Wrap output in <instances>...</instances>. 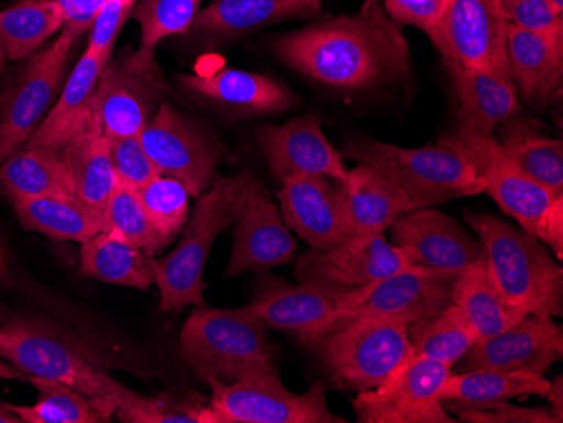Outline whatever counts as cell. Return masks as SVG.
Masks as SVG:
<instances>
[{"label":"cell","instance_id":"obj_17","mask_svg":"<svg viewBox=\"0 0 563 423\" xmlns=\"http://www.w3.org/2000/svg\"><path fill=\"white\" fill-rule=\"evenodd\" d=\"M413 265L385 235L351 236L329 251H311L297 260L299 282L334 292H356Z\"/></svg>","mask_w":563,"mask_h":423},{"label":"cell","instance_id":"obj_14","mask_svg":"<svg viewBox=\"0 0 563 423\" xmlns=\"http://www.w3.org/2000/svg\"><path fill=\"white\" fill-rule=\"evenodd\" d=\"M451 366L412 355L387 380L353 400L354 415L362 423H454L444 409L442 390Z\"/></svg>","mask_w":563,"mask_h":423},{"label":"cell","instance_id":"obj_4","mask_svg":"<svg viewBox=\"0 0 563 423\" xmlns=\"http://www.w3.org/2000/svg\"><path fill=\"white\" fill-rule=\"evenodd\" d=\"M0 358L25 377L59 381L90 398H110L117 405L131 391L103 371L78 341L44 319H0Z\"/></svg>","mask_w":563,"mask_h":423},{"label":"cell","instance_id":"obj_30","mask_svg":"<svg viewBox=\"0 0 563 423\" xmlns=\"http://www.w3.org/2000/svg\"><path fill=\"white\" fill-rule=\"evenodd\" d=\"M0 192L9 201L46 196H75L63 148L22 145L0 164Z\"/></svg>","mask_w":563,"mask_h":423},{"label":"cell","instance_id":"obj_26","mask_svg":"<svg viewBox=\"0 0 563 423\" xmlns=\"http://www.w3.org/2000/svg\"><path fill=\"white\" fill-rule=\"evenodd\" d=\"M322 0H214L199 11L189 36L201 44H223L245 34L321 11Z\"/></svg>","mask_w":563,"mask_h":423},{"label":"cell","instance_id":"obj_28","mask_svg":"<svg viewBox=\"0 0 563 423\" xmlns=\"http://www.w3.org/2000/svg\"><path fill=\"white\" fill-rule=\"evenodd\" d=\"M552 381L545 375L515 369H467L452 375L442 390V403L448 412L488 410L520 397H549Z\"/></svg>","mask_w":563,"mask_h":423},{"label":"cell","instance_id":"obj_45","mask_svg":"<svg viewBox=\"0 0 563 423\" xmlns=\"http://www.w3.org/2000/svg\"><path fill=\"white\" fill-rule=\"evenodd\" d=\"M135 4L137 0H109L88 31L90 37L85 52L110 62L120 31L125 26L126 19L131 18Z\"/></svg>","mask_w":563,"mask_h":423},{"label":"cell","instance_id":"obj_33","mask_svg":"<svg viewBox=\"0 0 563 423\" xmlns=\"http://www.w3.org/2000/svg\"><path fill=\"white\" fill-rule=\"evenodd\" d=\"M156 258L109 232L81 243L80 268L88 279L148 290L156 286Z\"/></svg>","mask_w":563,"mask_h":423},{"label":"cell","instance_id":"obj_3","mask_svg":"<svg viewBox=\"0 0 563 423\" xmlns=\"http://www.w3.org/2000/svg\"><path fill=\"white\" fill-rule=\"evenodd\" d=\"M483 243L489 274L509 308L520 314H563V271L540 240L493 214L467 216Z\"/></svg>","mask_w":563,"mask_h":423},{"label":"cell","instance_id":"obj_44","mask_svg":"<svg viewBox=\"0 0 563 423\" xmlns=\"http://www.w3.org/2000/svg\"><path fill=\"white\" fill-rule=\"evenodd\" d=\"M506 21L521 30L563 40V18L550 0H499Z\"/></svg>","mask_w":563,"mask_h":423},{"label":"cell","instance_id":"obj_49","mask_svg":"<svg viewBox=\"0 0 563 423\" xmlns=\"http://www.w3.org/2000/svg\"><path fill=\"white\" fill-rule=\"evenodd\" d=\"M550 413H552L555 423L563 422V381L562 377L556 378L552 383V390L549 393Z\"/></svg>","mask_w":563,"mask_h":423},{"label":"cell","instance_id":"obj_20","mask_svg":"<svg viewBox=\"0 0 563 423\" xmlns=\"http://www.w3.org/2000/svg\"><path fill=\"white\" fill-rule=\"evenodd\" d=\"M257 138L268 169L280 181L294 176H319L334 182L346 179L343 156L329 144L316 115L299 116L284 125H265Z\"/></svg>","mask_w":563,"mask_h":423},{"label":"cell","instance_id":"obj_1","mask_svg":"<svg viewBox=\"0 0 563 423\" xmlns=\"http://www.w3.org/2000/svg\"><path fill=\"white\" fill-rule=\"evenodd\" d=\"M272 49L290 68L336 90H378L410 73L407 37L376 0L356 14L277 37Z\"/></svg>","mask_w":563,"mask_h":423},{"label":"cell","instance_id":"obj_9","mask_svg":"<svg viewBox=\"0 0 563 423\" xmlns=\"http://www.w3.org/2000/svg\"><path fill=\"white\" fill-rule=\"evenodd\" d=\"M169 94V81L154 52L126 47L101 71L95 122L109 138L141 135Z\"/></svg>","mask_w":563,"mask_h":423},{"label":"cell","instance_id":"obj_29","mask_svg":"<svg viewBox=\"0 0 563 423\" xmlns=\"http://www.w3.org/2000/svg\"><path fill=\"white\" fill-rule=\"evenodd\" d=\"M109 62L85 52L63 85L62 93L51 107L27 145L63 148L93 116V98L100 75ZM24 144V145H25Z\"/></svg>","mask_w":563,"mask_h":423},{"label":"cell","instance_id":"obj_16","mask_svg":"<svg viewBox=\"0 0 563 423\" xmlns=\"http://www.w3.org/2000/svg\"><path fill=\"white\" fill-rule=\"evenodd\" d=\"M455 277L410 265L387 279L356 290L346 311L332 319L325 330L353 318L395 319L407 326L433 318L451 304Z\"/></svg>","mask_w":563,"mask_h":423},{"label":"cell","instance_id":"obj_34","mask_svg":"<svg viewBox=\"0 0 563 423\" xmlns=\"http://www.w3.org/2000/svg\"><path fill=\"white\" fill-rule=\"evenodd\" d=\"M451 304L466 315L479 341L503 333L525 318L506 304L489 274L486 258L474 261L455 277Z\"/></svg>","mask_w":563,"mask_h":423},{"label":"cell","instance_id":"obj_51","mask_svg":"<svg viewBox=\"0 0 563 423\" xmlns=\"http://www.w3.org/2000/svg\"><path fill=\"white\" fill-rule=\"evenodd\" d=\"M0 423H22L21 419L9 409L8 403H0Z\"/></svg>","mask_w":563,"mask_h":423},{"label":"cell","instance_id":"obj_23","mask_svg":"<svg viewBox=\"0 0 563 423\" xmlns=\"http://www.w3.org/2000/svg\"><path fill=\"white\" fill-rule=\"evenodd\" d=\"M282 220L312 251H329L351 238L336 186L319 176H294L277 192Z\"/></svg>","mask_w":563,"mask_h":423},{"label":"cell","instance_id":"obj_10","mask_svg":"<svg viewBox=\"0 0 563 423\" xmlns=\"http://www.w3.org/2000/svg\"><path fill=\"white\" fill-rule=\"evenodd\" d=\"M75 43L59 33L53 43L19 63L0 90V164L33 137L55 105Z\"/></svg>","mask_w":563,"mask_h":423},{"label":"cell","instance_id":"obj_41","mask_svg":"<svg viewBox=\"0 0 563 423\" xmlns=\"http://www.w3.org/2000/svg\"><path fill=\"white\" fill-rule=\"evenodd\" d=\"M205 405L199 394L144 397L131 390L117 405L115 419L123 423H201Z\"/></svg>","mask_w":563,"mask_h":423},{"label":"cell","instance_id":"obj_42","mask_svg":"<svg viewBox=\"0 0 563 423\" xmlns=\"http://www.w3.org/2000/svg\"><path fill=\"white\" fill-rule=\"evenodd\" d=\"M202 0H137L132 18L141 26L142 49L154 52L166 37L183 36L191 30Z\"/></svg>","mask_w":563,"mask_h":423},{"label":"cell","instance_id":"obj_13","mask_svg":"<svg viewBox=\"0 0 563 423\" xmlns=\"http://www.w3.org/2000/svg\"><path fill=\"white\" fill-rule=\"evenodd\" d=\"M139 137L157 170L181 181L195 198L213 185L227 153L214 132L167 102Z\"/></svg>","mask_w":563,"mask_h":423},{"label":"cell","instance_id":"obj_8","mask_svg":"<svg viewBox=\"0 0 563 423\" xmlns=\"http://www.w3.org/2000/svg\"><path fill=\"white\" fill-rule=\"evenodd\" d=\"M232 223V181L230 176H217L213 185L199 196L176 248L154 260L161 311L181 312L188 305L205 304L202 271L211 246Z\"/></svg>","mask_w":563,"mask_h":423},{"label":"cell","instance_id":"obj_35","mask_svg":"<svg viewBox=\"0 0 563 423\" xmlns=\"http://www.w3.org/2000/svg\"><path fill=\"white\" fill-rule=\"evenodd\" d=\"M40 391L34 405H14L9 409L22 423H107L115 419L117 403L110 398H90L68 385L44 378L25 377Z\"/></svg>","mask_w":563,"mask_h":423},{"label":"cell","instance_id":"obj_11","mask_svg":"<svg viewBox=\"0 0 563 423\" xmlns=\"http://www.w3.org/2000/svg\"><path fill=\"white\" fill-rule=\"evenodd\" d=\"M211 397L202 409L201 423H344L329 412L325 388L312 385L294 393L280 377L250 378L235 383L207 381Z\"/></svg>","mask_w":563,"mask_h":423},{"label":"cell","instance_id":"obj_39","mask_svg":"<svg viewBox=\"0 0 563 423\" xmlns=\"http://www.w3.org/2000/svg\"><path fill=\"white\" fill-rule=\"evenodd\" d=\"M103 232L125 240L126 243H131L151 257L167 246L152 225L137 191L120 185H117L115 191L110 196L103 213Z\"/></svg>","mask_w":563,"mask_h":423},{"label":"cell","instance_id":"obj_21","mask_svg":"<svg viewBox=\"0 0 563 423\" xmlns=\"http://www.w3.org/2000/svg\"><path fill=\"white\" fill-rule=\"evenodd\" d=\"M562 327L552 315L528 314L496 336L477 341L461 359V369H501L545 375L562 358Z\"/></svg>","mask_w":563,"mask_h":423},{"label":"cell","instance_id":"obj_40","mask_svg":"<svg viewBox=\"0 0 563 423\" xmlns=\"http://www.w3.org/2000/svg\"><path fill=\"white\" fill-rule=\"evenodd\" d=\"M142 207L147 211L152 225L167 246L185 230L191 213L188 188L177 179L159 174L139 189Z\"/></svg>","mask_w":563,"mask_h":423},{"label":"cell","instance_id":"obj_53","mask_svg":"<svg viewBox=\"0 0 563 423\" xmlns=\"http://www.w3.org/2000/svg\"><path fill=\"white\" fill-rule=\"evenodd\" d=\"M9 267L8 260H5L4 246H2V240H0V280L8 277Z\"/></svg>","mask_w":563,"mask_h":423},{"label":"cell","instance_id":"obj_31","mask_svg":"<svg viewBox=\"0 0 563 423\" xmlns=\"http://www.w3.org/2000/svg\"><path fill=\"white\" fill-rule=\"evenodd\" d=\"M19 223L55 242L85 243L103 232V216L75 196L15 199Z\"/></svg>","mask_w":563,"mask_h":423},{"label":"cell","instance_id":"obj_36","mask_svg":"<svg viewBox=\"0 0 563 423\" xmlns=\"http://www.w3.org/2000/svg\"><path fill=\"white\" fill-rule=\"evenodd\" d=\"M62 8L46 2H14L0 9V52L5 59L21 63L62 33Z\"/></svg>","mask_w":563,"mask_h":423},{"label":"cell","instance_id":"obj_50","mask_svg":"<svg viewBox=\"0 0 563 423\" xmlns=\"http://www.w3.org/2000/svg\"><path fill=\"white\" fill-rule=\"evenodd\" d=\"M0 380L25 381V375L0 358Z\"/></svg>","mask_w":563,"mask_h":423},{"label":"cell","instance_id":"obj_2","mask_svg":"<svg viewBox=\"0 0 563 423\" xmlns=\"http://www.w3.org/2000/svg\"><path fill=\"white\" fill-rule=\"evenodd\" d=\"M268 327L252 309L196 305L181 331V356L205 381L235 383L280 377L277 347Z\"/></svg>","mask_w":563,"mask_h":423},{"label":"cell","instance_id":"obj_5","mask_svg":"<svg viewBox=\"0 0 563 423\" xmlns=\"http://www.w3.org/2000/svg\"><path fill=\"white\" fill-rule=\"evenodd\" d=\"M439 144L464 154L477 172L476 191L492 196L508 216L528 235L552 246L556 258L563 255V194H555L531 181L503 153L495 137H476L455 129Z\"/></svg>","mask_w":563,"mask_h":423},{"label":"cell","instance_id":"obj_47","mask_svg":"<svg viewBox=\"0 0 563 423\" xmlns=\"http://www.w3.org/2000/svg\"><path fill=\"white\" fill-rule=\"evenodd\" d=\"M385 11L398 24L429 33L444 12L448 0H383Z\"/></svg>","mask_w":563,"mask_h":423},{"label":"cell","instance_id":"obj_7","mask_svg":"<svg viewBox=\"0 0 563 423\" xmlns=\"http://www.w3.org/2000/svg\"><path fill=\"white\" fill-rule=\"evenodd\" d=\"M343 154L400 186L419 208L477 194L476 169L464 154L449 145L405 148L356 135L347 138Z\"/></svg>","mask_w":563,"mask_h":423},{"label":"cell","instance_id":"obj_46","mask_svg":"<svg viewBox=\"0 0 563 423\" xmlns=\"http://www.w3.org/2000/svg\"><path fill=\"white\" fill-rule=\"evenodd\" d=\"M454 415L471 423H555L547 407H515L509 402L488 410H459Z\"/></svg>","mask_w":563,"mask_h":423},{"label":"cell","instance_id":"obj_6","mask_svg":"<svg viewBox=\"0 0 563 423\" xmlns=\"http://www.w3.org/2000/svg\"><path fill=\"white\" fill-rule=\"evenodd\" d=\"M302 347L334 387L357 393L378 387L413 355L407 324L385 318L346 319Z\"/></svg>","mask_w":563,"mask_h":423},{"label":"cell","instance_id":"obj_55","mask_svg":"<svg viewBox=\"0 0 563 423\" xmlns=\"http://www.w3.org/2000/svg\"><path fill=\"white\" fill-rule=\"evenodd\" d=\"M550 4L553 5V9H555L559 14H563V0H550Z\"/></svg>","mask_w":563,"mask_h":423},{"label":"cell","instance_id":"obj_43","mask_svg":"<svg viewBox=\"0 0 563 423\" xmlns=\"http://www.w3.org/2000/svg\"><path fill=\"white\" fill-rule=\"evenodd\" d=\"M110 157L115 170L117 185L139 191L159 176L156 164L145 153L141 137L109 138Z\"/></svg>","mask_w":563,"mask_h":423},{"label":"cell","instance_id":"obj_37","mask_svg":"<svg viewBox=\"0 0 563 423\" xmlns=\"http://www.w3.org/2000/svg\"><path fill=\"white\" fill-rule=\"evenodd\" d=\"M501 138H496L503 153L531 181L555 194H563V144L545 137L520 122H505Z\"/></svg>","mask_w":563,"mask_h":423},{"label":"cell","instance_id":"obj_19","mask_svg":"<svg viewBox=\"0 0 563 423\" xmlns=\"http://www.w3.org/2000/svg\"><path fill=\"white\" fill-rule=\"evenodd\" d=\"M354 292H334L314 283L297 286L265 279L249 308L271 330L284 331L302 346L321 334L340 312L346 311Z\"/></svg>","mask_w":563,"mask_h":423},{"label":"cell","instance_id":"obj_24","mask_svg":"<svg viewBox=\"0 0 563 423\" xmlns=\"http://www.w3.org/2000/svg\"><path fill=\"white\" fill-rule=\"evenodd\" d=\"M334 186L351 236L385 235L398 216L419 208L405 189L363 164Z\"/></svg>","mask_w":563,"mask_h":423},{"label":"cell","instance_id":"obj_15","mask_svg":"<svg viewBox=\"0 0 563 423\" xmlns=\"http://www.w3.org/2000/svg\"><path fill=\"white\" fill-rule=\"evenodd\" d=\"M427 34L445 62L514 80L506 49L508 21L499 0H448Z\"/></svg>","mask_w":563,"mask_h":423},{"label":"cell","instance_id":"obj_38","mask_svg":"<svg viewBox=\"0 0 563 423\" xmlns=\"http://www.w3.org/2000/svg\"><path fill=\"white\" fill-rule=\"evenodd\" d=\"M413 355L426 356L448 366L457 365L479 341L466 315L454 304L430 319L408 326Z\"/></svg>","mask_w":563,"mask_h":423},{"label":"cell","instance_id":"obj_27","mask_svg":"<svg viewBox=\"0 0 563 423\" xmlns=\"http://www.w3.org/2000/svg\"><path fill=\"white\" fill-rule=\"evenodd\" d=\"M506 49L521 97L533 105H547L562 87L563 40L521 30L508 22Z\"/></svg>","mask_w":563,"mask_h":423},{"label":"cell","instance_id":"obj_54","mask_svg":"<svg viewBox=\"0 0 563 423\" xmlns=\"http://www.w3.org/2000/svg\"><path fill=\"white\" fill-rule=\"evenodd\" d=\"M15 2H46V4H56L62 8L66 0H15Z\"/></svg>","mask_w":563,"mask_h":423},{"label":"cell","instance_id":"obj_48","mask_svg":"<svg viewBox=\"0 0 563 423\" xmlns=\"http://www.w3.org/2000/svg\"><path fill=\"white\" fill-rule=\"evenodd\" d=\"M107 2L109 0H66L62 5L65 15L62 33L75 41L88 33Z\"/></svg>","mask_w":563,"mask_h":423},{"label":"cell","instance_id":"obj_12","mask_svg":"<svg viewBox=\"0 0 563 423\" xmlns=\"http://www.w3.org/2000/svg\"><path fill=\"white\" fill-rule=\"evenodd\" d=\"M233 194V248L227 276L265 274L289 264L297 243L282 220L280 210L250 170L230 176Z\"/></svg>","mask_w":563,"mask_h":423},{"label":"cell","instance_id":"obj_22","mask_svg":"<svg viewBox=\"0 0 563 423\" xmlns=\"http://www.w3.org/2000/svg\"><path fill=\"white\" fill-rule=\"evenodd\" d=\"M177 81L191 98L228 116L275 115L296 105L289 88L245 69L221 68L181 75Z\"/></svg>","mask_w":563,"mask_h":423},{"label":"cell","instance_id":"obj_25","mask_svg":"<svg viewBox=\"0 0 563 423\" xmlns=\"http://www.w3.org/2000/svg\"><path fill=\"white\" fill-rule=\"evenodd\" d=\"M459 102L457 131L476 137H495V131L518 113V90L514 80L463 68L445 62Z\"/></svg>","mask_w":563,"mask_h":423},{"label":"cell","instance_id":"obj_32","mask_svg":"<svg viewBox=\"0 0 563 423\" xmlns=\"http://www.w3.org/2000/svg\"><path fill=\"white\" fill-rule=\"evenodd\" d=\"M63 151L71 170L76 198L103 216L110 196L117 188L109 137L100 131L91 116L90 122L63 147Z\"/></svg>","mask_w":563,"mask_h":423},{"label":"cell","instance_id":"obj_52","mask_svg":"<svg viewBox=\"0 0 563 423\" xmlns=\"http://www.w3.org/2000/svg\"><path fill=\"white\" fill-rule=\"evenodd\" d=\"M8 78V59H5L4 53L0 52V90H2V87H4Z\"/></svg>","mask_w":563,"mask_h":423},{"label":"cell","instance_id":"obj_18","mask_svg":"<svg viewBox=\"0 0 563 423\" xmlns=\"http://www.w3.org/2000/svg\"><path fill=\"white\" fill-rule=\"evenodd\" d=\"M391 245L413 265L459 276L474 261L486 258L483 243L454 218L432 208H416L391 223Z\"/></svg>","mask_w":563,"mask_h":423}]
</instances>
